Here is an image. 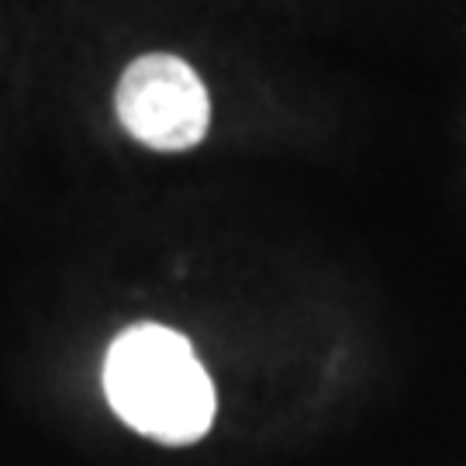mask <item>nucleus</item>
<instances>
[{
	"instance_id": "obj_1",
	"label": "nucleus",
	"mask_w": 466,
	"mask_h": 466,
	"mask_svg": "<svg viewBox=\"0 0 466 466\" xmlns=\"http://www.w3.org/2000/svg\"><path fill=\"white\" fill-rule=\"evenodd\" d=\"M104 394L128 429L163 446L200 442L215 425V383L190 339L156 321L132 325L111 342Z\"/></svg>"
},
{
	"instance_id": "obj_2",
	"label": "nucleus",
	"mask_w": 466,
	"mask_h": 466,
	"mask_svg": "<svg viewBox=\"0 0 466 466\" xmlns=\"http://www.w3.org/2000/svg\"><path fill=\"white\" fill-rule=\"evenodd\" d=\"M121 128L152 152H187L211 128V94L198 69L173 52H146L115 90Z\"/></svg>"
}]
</instances>
